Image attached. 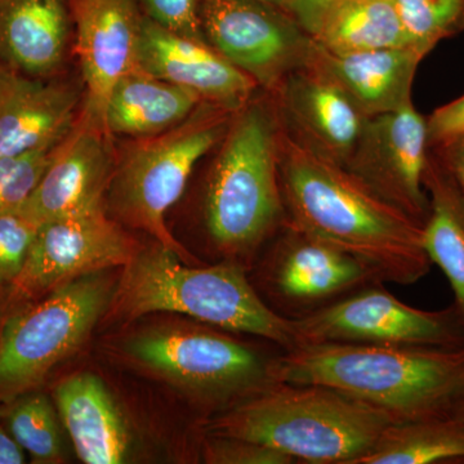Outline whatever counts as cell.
Returning a JSON list of instances; mask_svg holds the SVG:
<instances>
[{"label": "cell", "instance_id": "obj_1", "mask_svg": "<svg viewBox=\"0 0 464 464\" xmlns=\"http://www.w3.org/2000/svg\"><path fill=\"white\" fill-rule=\"evenodd\" d=\"M279 173L290 227L353 256L380 283L411 285L431 270L423 222L304 132L279 130Z\"/></svg>", "mask_w": 464, "mask_h": 464}, {"label": "cell", "instance_id": "obj_2", "mask_svg": "<svg viewBox=\"0 0 464 464\" xmlns=\"http://www.w3.org/2000/svg\"><path fill=\"white\" fill-rule=\"evenodd\" d=\"M271 378L328 387L405 422L451 411L464 391V346L299 344L274 357Z\"/></svg>", "mask_w": 464, "mask_h": 464}, {"label": "cell", "instance_id": "obj_3", "mask_svg": "<svg viewBox=\"0 0 464 464\" xmlns=\"http://www.w3.org/2000/svg\"><path fill=\"white\" fill-rule=\"evenodd\" d=\"M110 304L118 319L179 314L225 332L264 338L283 350L297 346L292 317L280 315L259 297L243 265L225 259L191 267L159 243L124 266Z\"/></svg>", "mask_w": 464, "mask_h": 464}, {"label": "cell", "instance_id": "obj_4", "mask_svg": "<svg viewBox=\"0 0 464 464\" xmlns=\"http://www.w3.org/2000/svg\"><path fill=\"white\" fill-rule=\"evenodd\" d=\"M395 420L316 384L271 383L210 423V435L249 440L297 462L356 464Z\"/></svg>", "mask_w": 464, "mask_h": 464}, {"label": "cell", "instance_id": "obj_5", "mask_svg": "<svg viewBox=\"0 0 464 464\" xmlns=\"http://www.w3.org/2000/svg\"><path fill=\"white\" fill-rule=\"evenodd\" d=\"M208 234L226 261L252 256L286 222L279 173V127L264 108L240 109L208 179Z\"/></svg>", "mask_w": 464, "mask_h": 464}, {"label": "cell", "instance_id": "obj_6", "mask_svg": "<svg viewBox=\"0 0 464 464\" xmlns=\"http://www.w3.org/2000/svg\"><path fill=\"white\" fill-rule=\"evenodd\" d=\"M231 111L203 102L166 132L133 139L115 163L110 201L116 215L173 250L186 264L190 253L166 224V216L182 197L192 170L227 132Z\"/></svg>", "mask_w": 464, "mask_h": 464}, {"label": "cell", "instance_id": "obj_7", "mask_svg": "<svg viewBox=\"0 0 464 464\" xmlns=\"http://www.w3.org/2000/svg\"><path fill=\"white\" fill-rule=\"evenodd\" d=\"M102 274L79 277L0 317V408L38 390L82 346L111 302L112 286Z\"/></svg>", "mask_w": 464, "mask_h": 464}, {"label": "cell", "instance_id": "obj_8", "mask_svg": "<svg viewBox=\"0 0 464 464\" xmlns=\"http://www.w3.org/2000/svg\"><path fill=\"white\" fill-rule=\"evenodd\" d=\"M125 348L137 364L212 401L244 400L274 383V359L204 326L150 328Z\"/></svg>", "mask_w": 464, "mask_h": 464}, {"label": "cell", "instance_id": "obj_9", "mask_svg": "<svg viewBox=\"0 0 464 464\" xmlns=\"http://www.w3.org/2000/svg\"><path fill=\"white\" fill-rule=\"evenodd\" d=\"M136 243L103 206L39 226L20 274L0 292V317L87 275L130 264Z\"/></svg>", "mask_w": 464, "mask_h": 464}, {"label": "cell", "instance_id": "obj_10", "mask_svg": "<svg viewBox=\"0 0 464 464\" xmlns=\"http://www.w3.org/2000/svg\"><path fill=\"white\" fill-rule=\"evenodd\" d=\"M381 284H369L332 304L292 317L297 346L324 342L464 346V326L453 306L441 311L411 307Z\"/></svg>", "mask_w": 464, "mask_h": 464}, {"label": "cell", "instance_id": "obj_11", "mask_svg": "<svg viewBox=\"0 0 464 464\" xmlns=\"http://www.w3.org/2000/svg\"><path fill=\"white\" fill-rule=\"evenodd\" d=\"M429 151L427 121L409 101L393 111L366 118L362 139L344 164L381 197L424 224L430 213L423 183Z\"/></svg>", "mask_w": 464, "mask_h": 464}, {"label": "cell", "instance_id": "obj_12", "mask_svg": "<svg viewBox=\"0 0 464 464\" xmlns=\"http://www.w3.org/2000/svg\"><path fill=\"white\" fill-rule=\"evenodd\" d=\"M273 5L257 0H200L201 27L213 48L256 82L273 84L295 61L304 41Z\"/></svg>", "mask_w": 464, "mask_h": 464}, {"label": "cell", "instance_id": "obj_13", "mask_svg": "<svg viewBox=\"0 0 464 464\" xmlns=\"http://www.w3.org/2000/svg\"><path fill=\"white\" fill-rule=\"evenodd\" d=\"M108 136L83 114L52 149L47 169L17 215L41 226L103 206L115 168Z\"/></svg>", "mask_w": 464, "mask_h": 464}, {"label": "cell", "instance_id": "obj_14", "mask_svg": "<svg viewBox=\"0 0 464 464\" xmlns=\"http://www.w3.org/2000/svg\"><path fill=\"white\" fill-rule=\"evenodd\" d=\"M72 14L85 84L83 114L103 128V112L115 85L140 69L143 18L134 0H72Z\"/></svg>", "mask_w": 464, "mask_h": 464}, {"label": "cell", "instance_id": "obj_15", "mask_svg": "<svg viewBox=\"0 0 464 464\" xmlns=\"http://www.w3.org/2000/svg\"><path fill=\"white\" fill-rule=\"evenodd\" d=\"M139 67L231 112L246 105L257 85L206 42L169 32L150 18L142 20Z\"/></svg>", "mask_w": 464, "mask_h": 464}, {"label": "cell", "instance_id": "obj_16", "mask_svg": "<svg viewBox=\"0 0 464 464\" xmlns=\"http://www.w3.org/2000/svg\"><path fill=\"white\" fill-rule=\"evenodd\" d=\"M286 232L275 252L270 283L277 298L298 316L380 283L353 256L288 225Z\"/></svg>", "mask_w": 464, "mask_h": 464}, {"label": "cell", "instance_id": "obj_17", "mask_svg": "<svg viewBox=\"0 0 464 464\" xmlns=\"http://www.w3.org/2000/svg\"><path fill=\"white\" fill-rule=\"evenodd\" d=\"M424 56L414 47L335 53L311 38L304 65L343 92L365 118H373L411 101L415 72Z\"/></svg>", "mask_w": 464, "mask_h": 464}, {"label": "cell", "instance_id": "obj_18", "mask_svg": "<svg viewBox=\"0 0 464 464\" xmlns=\"http://www.w3.org/2000/svg\"><path fill=\"white\" fill-rule=\"evenodd\" d=\"M78 103L72 85L14 75L0 97V158L53 149L74 128Z\"/></svg>", "mask_w": 464, "mask_h": 464}, {"label": "cell", "instance_id": "obj_19", "mask_svg": "<svg viewBox=\"0 0 464 464\" xmlns=\"http://www.w3.org/2000/svg\"><path fill=\"white\" fill-rule=\"evenodd\" d=\"M54 402L82 462H125L132 435L108 387L97 375L79 373L60 382L54 389Z\"/></svg>", "mask_w": 464, "mask_h": 464}, {"label": "cell", "instance_id": "obj_20", "mask_svg": "<svg viewBox=\"0 0 464 464\" xmlns=\"http://www.w3.org/2000/svg\"><path fill=\"white\" fill-rule=\"evenodd\" d=\"M69 42L65 0H0V63L16 75L50 79Z\"/></svg>", "mask_w": 464, "mask_h": 464}, {"label": "cell", "instance_id": "obj_21", "mask_svg": "<svg viewBox=\"0 0 464 464\" xmlns=\"http://www.w3.org/2000/svg\"><path fill=\"white\" fill-rule=\"evenodd\" d=\"M200 103L192 92L137 69L110 94L103 128L109 134L130 139L154 136L181 123Z\"/></svg>", "mask_w": 464, "mask_h": 464}, {"label": "cell", "instance_id": "obj_22", "mask_svg": "<svg viewBox=\"0 0 464 464\" xmlns=\"http://www.w3.org/2000/svg\"><path fill=\"white\" fill-rule=\"evenodd\" d=\"M423 183L430 201L423 226L424 250L447 276L454 295L451 306L464 326V195L432 150Z\"/></svg>", "mask_w": 464, "mask_h": 464}, {"label": "cell", "instance_id": "obj_23", "mask_svg": "<svg viewBox=\"0 0 464 464\" xmlns=\"http://www.w3.org/2000/svg\"><path fill=\"white\" fill-rule=\"evenodd\" d=\"M286 99L302 132L346 163L362 139L366 121L346 94L307 72L290 84Z\"/></svg>", "mask_w": 464, "mask_h": 464}, {"label": "cell", "instance_id": "obj_24", "mask_svg": "<svg viewBox=\"0 0 464 464\" xmlns=\"http://www.w3.org/2000/svg\"><path fill=\"white\" fill-rule=\"evenodd\" d=\"M313 39L335 53L414 47L393 0H334Z\"/></svg>", "mask_w": 464, "mask_h": 464}, {"label": "cell", "instance_id": "obj_25", "mask_svg": "<svg viewBox=\"0 0 464 464\" xmlns=\"http://www.w3.org/2000/svg\"><path fill=\"white\" fill-rule=\"evenodd\" d=\"M464 463V420L447 413L393 422L356 464Z\"/></svg>", "mask_w": 464, "mask_h": 464}, {"label": "cell", "instance_id": "obj_26", "mask_svg": "<svg viewBox=\"0 0 464 464\" xmlns=\"http://www.w3.org/2000/svg\"><path fill=\"white\" fill-rule=\"evenodd\" d=\"M0 418L14 441L29 453L33 463H63L60 415L47 395L34 390L0 408Z\"/></svg>", "mask_w": 464, "mask_h": 464}, {"label": "cell", "instance_id": "obj_27", "mask_svg": "<svg viewBox=\"0 0 464 464\" xmlns=\"http://www.w3.org/2000/svg\"><path fill=\"white\" fill-rule=\"evenodd\" d=\"M415 48L429 53L464 29V0H393Z\"/></svg>", "mask_w": 464, "mask_h": 464}, {"label": "cell", "instance_id": "obj_28", "mask_svg": "<svg viewBox=\"0 0 464 464\" xmlns=\"http://www.w3.org/2000/svg\"><path fill=\"white\" fill-rule=\"evenodd\" d=\"M51 150L0 158V216L14 215L26 203L47 169Z\"/></svg>", "mask_w": 464, "mask_h": 464}, {"label": "cell", "instance_id": "obj_29", "mask_svg": "<svg viewBox=\"0 0 464 464\" xmlns=\"http://www.w3.org/2000/svg\"><path fill=\"white\" fill-rule=\"evenodd\" d=\"M38 227L17 213L0 216V292L20 274Z\"/></svg>", "mask_w": 464, "mask_h": 464}, {"label": "cell", "instance_id": "obj_30", "mask_svg": "<svg viewBox=\"0 0 464 464\" xmlns=\"http://www.w3.org/2000/svg\"><path fill=\"white\" fill-rule=\"evenodd\" d=\"M209 464H292L295 460L282 451L249 440L210 435L203 449Z\"/></svg>", "mask_w": 464, "mask_h": 464}, {"label": "cell", "instance_id": "obj_31", "mask_svg": "<svg viewBox=\"0 0 464 464\" xmlns=\"http://www.w3.org/2000/svg\"><path fill=\"white\" fill-rule=\"evenodd\" d=\"M150 20L186 38L207 42L200 20V0H143Z\"/></svg>", "mask_w": 464, "mask_h": 464}, {"label": "cell", "instance_id": "obj_32", "mask_svg": "<svg viewBox=\"0 0 464 464\" xmlns=\"http://www.w3.org/2000/svg\"><path fill=\"white\" fill-rule=\"evenodd\" d=\"M429 145H442L464 136V94L432 112L427 119Z\"/></svg>", "mask_w": 464, "mask_h": 464}, {"label": "cell", "instance_id": "obj_33", "mask_svg": "<svg viewBox=\"0 0 464 464\" xmlns=\"http://www.w3.org/2000/svg\"><path fill=\"white\" fill-rule=\"evenodd\" d=\"M334 0H286V5L302 29L311 36L316 35L326 12Z\"/></svg>", "mask_w": 464, "mask_h": 464}, {"label": "cell", "instance_id": "obj_34", "mask_svg": "<svg viewBox=\"0 0 464 464\" xmlns=\"http://www.w3.org/2000/svg\"><path fill=\"white\" fill-rule=\"evenodd\" d=\"M430 149L438 155L464 195V136Z\"/></svg>", "mask_w": 464, "mask_h": 464}, {"label": "cell", "instance_id": "obj_35", "mask_svg": "<svg viewBox=\"0 0 464 464\" xmlns=\"http://www.w3.org/2000/svg\"><path fill=\"white\" fill-rule=\"evenodd\" d=\"M25 463V451L0 423V464Z\"/></svg>", "mask_w": 464, "mask_h": 464}, {"label": "cell", "instance_id": "obj_36", "mask_svg": "<svg viewBox=\"0 0 464 464\" xmlns=\"http://www.w3.org/2000/svg\"><path fill=\"white\" fill-rule=\"evenodd\" d=\"M14 75H16L14 72H12L11 70H8L7 67L0 63V97L7 90L8 84L11 83L12 78Z\"/></svg>", "mask_w": 464, "mask_h": 464}, {"label": "cell", "instance_id": "obj_37", "mask_svg": "<svg viewBox=\"0 0 464 464\" xmlns=\"http://www.w3.org/2000/svg\"><path fill=\"white\" fill-rule=\"evenodd\" d=\"M449 413L459 415V417H462L464 420V391L462 393H460V396L457 399V401L454 402L453 408H451V411H449Z\"/></svg>", "mask_w": 464, "mask_h": 464}, {"label": "cell", "instance_id": "obj_38", "mask_svg": "<svg viewBox=\"0 0 464 464\" xmlns=\"http://www.w3.org/2000/svg\"><path fill=\"white\" fill-rule=\"evenodd\" d=\"M257 2L265 3V5H273L275 8H286V0H257Z\"/></svg>", "mask_w": 464, "mask_h": 464}]
</instances>
